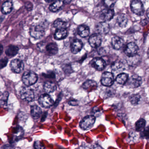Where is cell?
I'll use <instances>...</instances> for the list:
<instances>
[{"mask_svg": "<svg viewBox=\"0 0 149 149\" xmlns=\"http://www.w3.org/2000/svg\"><path fill=\"white\" fill-rule=\"evenodd\" d=\"M38 80L37 74L32 71L25 72L22 76V81L23 83L27 86H31L35 84Z\"/></svg>", "mask_w": 149, "mask_h": 149, "instance_id": "1", "label": "cell"}, {"mask_svg": "<svg viewBox=\"0 0 149 149\" xmlns=\"http://www.w3.org/2000/svg\"><path fill=\"white\" fill-rule=\"evenodd\" d=\"M130 7L131 11L139 16H142L144 13V8L140 0H132Z\"/></svg>", "mask_w": 149, "mask_h": 149, "instance_id": "2", "label": "cell"}, {"mask_svg": "<svg viewBox=\"0 0 149 149\" xmlns=\"http://www.w3.org/2000/svg\"><path fill=\"white\" fill-rule=\"evenodd\" d=\"M95 120V117L94 116L90 115L85 116L80 123V127L84 130H90L93 127Z\"/></svg>", "mask_w": 149, "mask_h": 149, "instance_id": "3", "label": "cell"}, {"mask_svg": "<svg viewBox=\"0 0 149 149\" xmlns=\"http://www.w3.org/2000/svg\"><path fill=\"white\" fill-rule=\"evenodd\" d=\"M22 99L26 102H32L34 99L33 91L29 87H25L22 89L20 91Z\"/></svg>", "mask_w": 149, "mask_h": 149, "instance_id": "4", "label": "cell"}, {"mask_svg": "<svg viewBox=\"0 0 149 149\" xmlns=\"http://www.w3.org/2000/svg\"><path fill=\"white\" fill-rule=\"evenodd\" d=\"M101 82L104 86L110 87L114 83V75L110 72H104L102 75Z\"/></svg>", "mask_w": 149, "mask_h": 149, "instance_id": "5", "label": "cell"}, {"mask_svg": "<svg viewBox=\"0 0 149 149\" xmlns=\"http://www.w3.org/2000/svg\"><path fill=\"white\" fill-rule=\"evenodd\" d=\"M138 51L137 45L134 42H130L125 46L124 53L127 56L130 57L136 55Z\"/></svg>", "mask_w": 149, "mask_h": 149, "instance_id": "6", "label": "cell"}, {"mask_svg": "<svg viewBox=\"0 0 149 149\" xmlns=\"http://www.w3.org/2000/svg\"><path fill=\"white\" fill-rule=\"evenodd\" d=\"M31 36L36 39H40L43 37L45 34L44 29L41 25H36L33 26L30 29Z\"/></svg>", "mask_w": 149, "mask_h": 149, "instance_id": "7", "label": "cell"}, {"mask_svg": "<svg viewBox=\"0 0 149 149\" xmlns=\"http://www.w3.org/2000/svg\"><path fill=\"white\" fill-rule=\"evenodd\" d=\"M39 103L41 106L44 108H49L54 104V101L51 97L45 94L41 95L39 99Z\"/></svg>", "mask_w": 149, "mask_h": 149, "instance_id": "8", "label": "cell"}, {"mask_svg": "<svg viewBox=\"0 0 149 149\" xmlns=\"http://www.w3.org/2000/svg\"><path fill=\"white\" fill-rule=\"evenodd\" d=\"M10 67L13 72L15 73H20L24 70V63L19 59H14L11 61Z\"/></svg>", "mask_w": 149, "mask_h": 149, "instance_id": "9", "label": "cell"}, {"mask_svg": "<svg viewBox=\"0 0 149 149\" xmlns=\"http://www.w3.org/2000/svg\"><path fill=\"white\" fill-rule=\"evenodd\" d=\"M128 85L130 88H136L141 85L142 83V79L140 77L137 75H132L127 81Z\"/></svg>", "mask_w": 149, "mask_h": 149, "instance_id": "10", "label": "cell"}, {"mask_svg": "<svg viewBox=\"0 0 149 149\" xmlns=\"http://www.w3.org/2000/svg\"><path fill=\"white\" fill-rule=\"evenodd\" d=\"M91 65L96 70L102 71L105 68L106 63L102 58L96 57L93 59L91 61Z\"/></svg>", "mask_w": 149, "mask_h": 149, "instance_id": "11", "label": "cell"}, {"mask_svg": "<svg viewBox=\"0 0 149 149\" xmlns=\"http://www.w3.org/2000/svg\"><path fill=\"white\" fill-rule=\"evenodd\" d=\"M102 38L99 34H94L89 38L88 42L90 46L94 48L100 47L102 43Z\"/></svg>", "mask_w": 149, "mask_h": 149, "instance_id": "12", "label": "cell"}, {"mask_svg": "<svg viewBox=\"0 0 149 149\" xmlns=\"http://www.w3.org/2000/svg\"><path fill=\"white\" fill-rule=\"evenodd\" d=\"M96 30L99 35H106L109 32V25L106 22H99L96 26Z\"/></svg>", "mask_w": 149, "mask_h": 149, "instance_id": "13", "label": "cell"}, {"mask_svg": "<svg viewBox=\"0 0 149 149\" xmlns=\"http://www.w3.org/2000/svg\"><path fill=\"white\" fill-rule=\"evenodd\" d=\"M114 12L113 10L108 8L103 10L100 15V19L104 22L110 21L114 17Z\"/></svg>", "mask_w": 149, "mask_h": 149, "instance_id": "14", "label": "cell"}, {"mask_svg": "<svg viewBox=\"0 0 149 149\" xmlns=\"http://www.w3.org/2000/svg\"><path fill=\"white\" fill-rule=\"evenodd\" d=\"M83 44L81 40L76 39L72 42L70 46L71 51L73 54H77L81 51Z\"/></svg>", "mask_w": 149, "mask_h": 149, "instance_id": "15", "label": "cell"}, {"mask_svg": "<svg viewBox=\"0 0 149 149\" xmlns=\"http://www.w3.org/2000/svg\"><path fill=\"white\" fill-rule=\"evenodd\" d=\"M111 68L113 73L116 74L123 71L125 68V66L122 61H116L112 64Z\"/></svg>", "mask_w": 149, "mask_h": 149, "instance_id": "16", "label": "cell"}, {"mask_svg": "<svg viewBox=\"0 0 149 149\" xmlns=\"http://www.w3.org/2000/svg\"><path fill=\"white\" fill-rule=\"evenodd\" d=\"M123 39L118 36H115L111 39V44L114 49L118 50L121 48L123 45Z\"/></svg>", "mask_w": 149, "mask_h": 149, "instance_id": "17", "label": "cell"}, {"mask_svg": "<svg viewBox=\"0 0 149 149\" xmlns=\"http://www.w3.org/2000/svg\"><path fill=\"white\" fill-rule=\"evenodd\" d=\"M68 36V32L66 29H57L54 35V37L56 40H63Z\"/></svg>", "mask_w": 149, "mask_h": 149, "instance_id": "18", "label": "cell"}, {"mask_svg": "<svg viewBox=\"0 0 149 149\" xmlns=\"http://www.w3.org/2000/svg\"><path fill=\"white\" fill-rule=\"evenodd\" d=\"M13 8V2L10 1H7L4 2L2 5L1 12L3 14H8L12 12Z\"/></svg>", "mask_w": 149, "mask_h": 149, "instance_id": "19", "label": "cell"}, {"mask_svg": "<svg viewBox=\"0 0 149 149\" xmlns=\"http://www.w3.org/2000/svg\"><path fill=\"white\" fill-rule=\"evenodd\" d=\"M42 111L38 105H34L31 107V114L32 117L35 119H37L40 117Z\"/></svg>", "mask_w": 149, "mask_h": 149, "instance_id": "20", "label": "cell"}, {"mask_svg": "<svg viewBox=\"0 0 149 149\" xmlns=\"http://www.w3.org/2000/svg\"><path fill=\"white\" fill-rule=\"evenodd\" d=\"M77 33L81 37L85 38L89 35L90 29L87 26L81 25L78 27Z\"/></svg>", "mask_w": 149, "mask_h": 149, "instance_id": "21", "label": "cell"}, {"mask_svg": "<svg viewBox=\"0 0 149 149\" xmlns=\"http://www.w3.org/2000/svg\"><path fill=\"white\" fill-rule=\"evenodd\" d=\"M19 50V47L17 46L10 45L6 49V54L9 57H13L18 54Z\"/></svg>", "mask_w": 149, "mask_h": 149, "instance_id": "22", "label": "cell"}, {"mask_svg": "<svg viewBox=\"0 0 149 149\" xmlns=\"http://www.w3.org/2000/svg\"><path fill=\"white\" fill-rule=\"evenodd\" d=\"M117 22L120 27L122 28L125 27L128 24V18L125 15H120L117 17Z\"/></svg>", "mask_w": 149, "mask_h": 149, "instance_id": "23", "label": "cell"}, {"mask_svg": "<svg viewBox=\"0 0 149 149\" xmlns=\"http://www.w3.org/2000/svg\"><path fill=\"white\" fill-rule=\"evenodd\" d=\"M46 50L51 55L56 54L58 51V48L56 43L51 42L46 46Z\"/></svg>", "mask_w": 149, "mask_h": 149, "instance_id": "24", "label": "cell"}, {"mask_svg": "<svg viewBox=\"0 0 149 149\" xmlns=\"http://www.w3.org/2000/svg\"><path fill=\"white\" fill-rule=\"evenodd\" d=\"M63 5V2L61 0L56 1L49 6V10L53 13H56L61 8Z\"/></svg>", "mask_w": 149, "mask_h": 149, "instance_id": "25", "label": "cell"}, {"mask_svg": "<svg viewBox=\"0 0 149 149\" xmlns=\"http://www.w3.org/2000/svg\"><path fill=\"white\" fill-rule=\"evenodd\" d=\"M54 26L57 29H66L69 26L68 22L63 20L61 19H58L56 20L54 22Z\"/></svg>", "mask_w": 149, "mask_h": 149, "instance_id": "26", "label": "cell"}, {"mask_svg": "<svg viewBox=\"0 0 149 149\" xmlns=\"http://www.w3.org/2000/svg\"><path fill=\"white\" fill-rule=\"evenodd\" d=\"M56 85L54 83L52 82H47L44 84V90L47 93H52L56 90Z\"/></svg>", "mask_w": 149, "mask_h": 149, "instance_id": "27", "label": "cell"}, {"mask_svg": "<svg viewBox=\"0 0 149 149\" xmlns=\"http://www.w3.org/2000/svg\"><path fill=\"white\" fill-rule=\"evenodd\" d=\"M128 79V75L125 73H121L118 75L116 78V81L118 83L121 85H124L127 82Z\"/></svg>", "mask_w": 149, "mask_h": 149, "instance_id": "28", "label": "cell"}, {"mask_svg": "<svg viewBox=\"0 0 149 149\" xmlns=\"http://www.w3.org/2000/svg\"><path fill=\"white\" fill-rule=\"evenodd\" d=\"M130 101L132 105H138L142 101V97L139 94H133L131 96Z\"/></svg>", "mask_w": 149, "mask_h": 149, "instance_id": "29", "label": "cell"}, {"mask_svg": "<svg viewBox=\"0 0 149 149\" xmlns=\"http://www.w3.org/2000/svg\"><path fill=\"white\" fill-rule=\"evenodd\" d=\"M145 120L143 118L139 119L136 123V125H135L136 131L137 132L142 131L145 129Z\"/></svg>", "mask_w": 149, "mask_h": 149, "instance_id": "30", "label": "cell"}, {"mask_svg": "<svg viewBox=\"0 0 149 149\" xmlns=\"http://www.w3.org/2000/svg\"><path fill=\"white\" fill-rule=\"evenodd\" d=\"M103 1L104 6L109 8L113 7L117 1V0H103Z\"/></svg>", "mask_w": 149, "mask_h": 149, "instance_id": "31", "label": "cell"}, {"mask_svg": "<svg viewBox=\"0 0 149 149\" xmlns=\"http://www.w3.org/2000/svg\"><path fill=\"white\" fill-rule=\"evenodd\" d=\"M96 85V84L95 82L94 81H91V80H89V81H87L85 82L82 85V87L84 89H87L90 88L91 86L92 85Z\"/></svg>", "mask_w": 149, "mask_h": 149, "instance_id": "32", "label": "cell"}, {"mask_svg": "<svg viewBox=\"0 0 149 149\" xmlns=\"http://www.w3.org/2000/svg\"><path fill=\"white\" fill-rule=\"evenodd\" d=\"M141 133V136L142 137L144 138L148 139V134H149V130H148V127H147L146 129H144L142 131Z\"/></svg>", "mask_w": 149, "mask_h": 149, "instance_id": "33", "label": "cell"}, {"mask_svg": "<svg viewBox=\"0 0 149 149\" xmlns=\"http://www.w3.org/2000/svg\"><path fill=\"white\" fill-rule=\"evenodd\" d=\"M16 132H15V136L17 138H20L23 136V131L22 129L20 127L17 128Z\"/></svg>", "mask_w": 149, "mask_h": 149, "instance_id": "34", "label": "cell"}, {"mask_svg": "<svg viewBox=\"0 0 149 149\" xmlns=\"http://www.w3.org/2000/svg\"><path fill=\"white\" fill-rule=\"evenodd\" d=\"M8 62V60L6 58L1 59L0 61V68L2 69L6 67Z\"/></svg>", "mask_w": 149, "mask_h": 149, "instance_id": "35", "label": "cell"}, {"mask_svg": "<svg viewBox=\"0 0 149 149\" xmlns=\"http://www.w3.org/2000/svg\"><path fill=\"white\" fill-rule=\"evenodd\" d=\"M43 77L47 78H54L55 77V75L53 72H48L47 74H43Z\"/></svg>", "mask_w": 149, "mask_h": 149, "instance_id": "36", "label": "cell"}, {"mask_svg": "<svg viewBox=\"0 0 149 149\" xmlns=\"http://www.w3.org/2000/svg\"><path fill=\"white\" fill-rule=\"evenodd\" d=\"M63 70L65 73L67 74H70L72 73V69L69 65H66L64 66V68H63Z\"/></svg>", "mask_w": 149, "mask_h": 149, "instance_id": "37", "label": "cell"}, {"mask_svg": "<svg viewBox=\"0 0 149 149\" xmlns=\"http://www.w3.org/2000/svg\"><path fill=\"white\" fill-rule=\"evenodd\" d=\"M34 147L36 149H41L43 148V146L38 141H36L35 143Z\"/></svg>", "mask_w": 149, "mask_h": 149, "instance_id": "38", "label": "cell"}, {"mask_svg": "<svg viewBox=\"0 0 149 149\" xmlns=\"http://www.w3.org/2000/svg\"><path fill=\"white\" fill-rule=\"evenodd\" d=\"M25 6H26V8L27 10H30L33 8V5L30 2H28L27 3H26Z\"/></svg>", "mask_w": 149, "mask_h": 149, "instance_id": "39", "label": "cell"}, {"mask_svg": "<svg viewBox=\"0 0 149 149\" xmlns=\"http://www.w3.org/2000/svg\"><path fill=\"white\" fill-rule=\"evenodd\" d=\"M47 112H45L43 113V115H42V118H41L42 122H44L45 121L46 117H47Z\"/></svg>", "mask_w": 149, "mask_h": 149, "instance_id": "40", "label": "cell"}, {"mask_svg": "<svg viewBox=\"0 0 149 149\" xmlns=\"http://www.w3.org/2000/svg\"><path fill=\"white\" fill-rule=\"evenodd\" d=\"M72 1V0H63V2L65 4H69Z\"/></svg>", "mask_w": 149, "mask_h": 149, "instance_id": "41", "label": "cell"}, {"mask_svg": "<svg viewBox=\"0 0 149 149\" xmlns=\"http://www.w3.org/2000/svg\"><path fill=\"white\" fill-rule=\"evenodd\" d=\"M3 47L2 46H0V56L1 55L3 52Z\"/></svg>", "mask_w": 149, "mask_h": 149, "instance_id": "42", "label": "cell"}, {"mask_svg": "<svg viewBox=\"0 0 149 149\" xmlns=\"http://www.w3.org/2000/svg\"><path fill=\"white\" fill-rule=\"evenodd\" d=\"M3 19H4V17L3 16H0V23L3 21Z\"/></svg>", "mask_w": 149, "mask_h": 149, "instance_id": "43", "label": "cell"}, {"mask_svg": "<svg viewBox=\"0 0 149 149\" xmlns=\"http://www.w3.org/2000/svg\"><path fill=\"white\" fill-rule=\"evenodd\" d=\"M45 1H47V2H51V1H54V0H45Z\"/></svg>", "mask_w": 149, "mask_h": 149, "instance_id": "44", "label": "cell"}]
</instances>
